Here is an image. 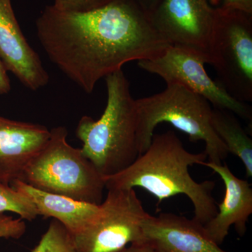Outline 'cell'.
<instances>
[{
    "mask_svg": "<svg viewBox=\"0 0 252 252\" xmlns=\"http://www.w3.org/2000/svg\"><path fill=\"white\" fill-rule=\"evenodd\" d=\"M36 29L50 61L89 94L126 63L154 59L169 46L135 0L82 12L47 6Z\"/></svg>",
    "mask_w": 252,
    "mask_h": 252,
    "instance_id": "obj_1",
    "label": "cell"
},
{
    "mask_svg": "<svg viewBox=\"0 0 252 252\" xmlns=\"http://www.w3.org/2000/svg\"><path fill=\"white\" fill-rule=\"evenodd\" d=\"M207 154H193L185 148L173 130L154 134L144 153L122 171L104 177L105 189L142 188L158 199V205L165 199L185 195L193 204V219L205 225L217 213L212 195L215 183L197 182L189 167L206 161Z\"/></svg>",
    "mask_w": 252,
    "mask_h": 252,
    "instance_id": "obj_2",
    "label": "cell"
},
{
    "mask_svg": "<svg viewBox=\"0 0 252 252\" xmlns=\"http://www.w3.org/2000/svg\"><path fill=\"white\" fill-rule=\"evenodd\" d=\"M107 104L98 120L81 117L77 137L83 153L103 177L122 171L140 155L135 99L122 69L104 78Z\"/></svg>",
    "mask_w": 252,
    "mask_h": 252,
    "instance_id": "obj_3",
    "label": "cell"
},
{
    "mask_svg": "<svg viewBox=\"0 0 252 252\" xmlns=\"http://www.w3.org/2000/svg\"><path fill=\"white\" fill-rule=\"evenodd\" d=\"M140 153L147 150L158 124L167 123L191 142L205 143L209 162L221 164L228 152L211 122L213 107L206 99L178 84H167L159 94L135 99Z\"/></svg>",
    "mask_w": 252,
    "mask_h": 252,
    "instance_id": "obj_4",
    "label": "cell"
},
{
    "mask_svg": "<svg viewBox=\"0 0 252 252\" xmlns=\"http://www.w3.org/2000/svg\"><path fill=\"white\" fill-rule=\"evenodd\" d=\"M50 132L49 142L30 162L21 181L46 193L102 203L106 189L103 176L81 149L68 143L65 127H54Z\"/></svg>",
    "mask_w": 252,
    "mask_h": 252,
    "instance_id": "obj_5",
    "label": "cell"
},
{
    "mask_svg": "<svg viewBox=\"0 0 252 252\" xmlns=\"http://www.w3.org/2000/svg\"><path fill=\"white\" fill-rule=\"evenodd\" d=\"M210 54L217 83L240 102H252V15L216 8Z\"/></svg>",
    "mask_w": 252,
    "mask_h": 252,
    "instance_id": "obj_6",
    "label": "cell"
},
{
    "mask_svg": "<svg viewBox=\"0 0 252 252\" xmlns=\"http://www.w3.org/2000/svg\"><path fill=\"white\" fill-rule=\"evenodd\" d=\"M100 207L91 224L72 235L78 252H120L143 242V224L149 213L135 189H108Z\"/></svg>",
    "mask_w": 252,
    "mask_h": 252,
    "instance_id": "obj_7",
    "label": "cell"
},
{
    "mask_svg": "<svg viewBox=\"0 0 252 252\" xmlns=\"http://www.w3.org/2000/svg\"><path fill=\"white\" fill-rule=\"evenodd\" d=\"M139 67L159 76L167 84H178L203 96L213 108L225 109L252 124V107L232 97L207 74L205 56L190 50L169 45L160 56L138 61Z\"/></svg>",
    "mask_w": 252,
    "mask_h": 252,
    "instance_id": "obj_8",
    "label": "cell"
},
{
    "mask_svg": "<svg viewBox=\"0 0 252 252\" xmlns=\"http://www.w3.org/2000/svg\"><path fill=\"white\" fill-rule=\"evenodd\" d=\"M149 17L169 45L198 53L211 64L216 9L209 0H162Z\"/></svg>",
    "mask_w": 252,
    "mask_h": 252,
    "instance_id": "obj_9",
    "label": "cell"
},
{
    "mask_svg": "<svg viewBox=\"0 0 252 252\" xmlns=\"http://www.w3.org/2000/svg\"><path fill=\"white\" fill-rule=\"evenodd\" d=\"M0 59L7 72L30 90H39L49 83V74L23 34L11 0H0Z\"/></svg>",
    "mask_w": 252,
    "mask_h": 252,
    "instance_id": "obj_10",
    "label": "cell"
},
{
    "mask_svg": "<svg viewBox=\"0 0 252 252\" xmlns=\"http://www.w3.org/2000/svg\"><path fill=\"white\" fill-rule=\"evenodd\" d=\"M51 132L40 124L0 116V182L22 180L30 162L49 142Z\"/></svg>",
    "mask_w": 252,
    "mask_h": 252,
    "instance_id": "obj_11",
    "label": "cell"
},
{
    "mask_svg": "<svg viewBox=\"0 0 252 252\" xmlns=\"http://www.w3.org/2000/svg\"><path fill=\"white\" fill-rule=\"evenodd\" d=\"M142 243L156 252H228L207 236L201 223L173 213L149 214Z\"/></svg>",
    "mask_w": 252,
    "mask_h": 252,
    "instance_id": "obj_12",
    "label": "cell"
},
{
    "mask_svg": "<svg viewBox=\"0 0 252 252\" xmlns=\"http://www.w3.org/2000/svg\"><path fill=\"white\" fill-rule=\"evenodd\" d=\"M202 165L213 170L224 184V198L218 205L217 213L203 225L207 236L220 246L233 225L239 236L246 233L247 223L252 214V186L248 181L237 177L227 164L205 161Z\"/></svg>",
    "mask_w": 252,
    "mask_h": 252,
    "instance_id": "obj_13",
    "label": "cell"
},
{
    "mask_svg": "<svg viewBox=\"0 0 252 252\" xmlns=\"http://www.w3.org/2000/svg\"><path fill=\"white\" fill-rule=\"evenodd\" d=\"M11 186L31 199L37 209L39 216L57 220L72 235L83 231L100 213V204L84 203L63 195L46 193L21 180L15 181Z\"/></svg>",
    "mask_w": 252,
    "mask_h": 252,
    "instance_id": "obj_14",
    "label": "cell"
},
{
    "mask_svg": "<svg viewBox=\"0 0 252 252\" xmlns=\"http://www.w3.org/2000/svg\"><path fill=\"white\" fill-rule=\"evenodd\" d=\"M211 122L214 130L232 154L243 162L246 175L252 177V140L234 114L225 109L213 108Z\"/></svg>",
    "mask_w": 252,
    "mask_h": 252,
    "instance_id": "obj_15",
    "label": "cell"
},
{
    "mask_svg": "<svg viewBox=\"0 0 252 252\" xmlns=\"http://www.w3.org/2000/svg\"><path fill=\"white\" fill-rule=\"evenodd\" d=\"M14 212L23 220H32L39 216L37 209L31 198L11 185L0 182V214Z\"/></svg>",
    "mask_w": 252,
    "mask_h": 252,
    "instance_id": "obj_16",
    "label": "cell"
},
{
    "mask_svg": "<svg viewBox=\"0 0 252 252\" xmlns=\"http://www.w3.org/2000/svg\"><path fill=\"white\" fill-rule=\"evenodd\" d=\"M32 252H78L72 235L57 220H52Z\"/></svg>",
    "mask_w": 252,
    "mask_h": 252,
    "instance_id": "obj_17",
    "label": "cell"
},
{
    "mask_svg": "<svg viewBox=\"0 0 252 252\" xmlns=\"http://www.w3.org/2000/svg\"><path fill=\"white\" fill-rule=\"evenodd\" d=\"M112 1V0H55L53 6L61 11L82 12L97 9Z\"/></svg>",
    "mask_w": 252,
    "mask_h": 252,
    "instance_id": "obj_18",
    "label": "cell"
},
{
    "mask_svg": "<svg viewBox=\"0 0 252 252\" xmlns=\"http://www.w3.org/2000/svg\"><path fill=\"white\" fill-rule=\"evenodd\" d=\"M26 231V223L22 219L0 214V238L19 239Z\"/></svg>",
    "mask_w": 252,
    "mask_h": 252,
    "instance_id": "obj_19",
    "label": "cell"
},
{
    "mask_svg": "<svg viewBox=\"0 0 252 252\" xmlns=\"http://www.w3.org/2000/svg\"><path fill=\"white\" fill-rule=\"evenodd\" d=\"M220 7L252 15V0H222Z\"/></svg>",
    "mask_w": 252,
    "mask_h": 252,
    "instance_id": "obj_20",
    "label": "cell"
},
{
    "mask_svg": "<svg viewBox=\"0 0 252 252\" xmlns=\"http://www.w3.org/2000/svg\"><path fill=\"white\" fill-rule=\"evenodd\" d=\"M7 72L4 64L0 59V95L9 94L11 91V82Z\"/></svg>",
    "mask_w": 252,
    "mask_h": 252,
    "instance_id": "obj_21",
    "label": "cell"
},
{
    "mask_svg": "<svg viewBox=\"0 0 252 252\" xmlns=\"http://www.w3.org/2000/svg\"><path fill=\"white\" fill-rule=\"evenodd\" d=\"M149 15L157 8L162 0H135Z\"/></svg>",
    "mask_w": 252,
    "mask_h": 252,
    "instance_id": "obj_22",
    "label": "cell"
},
{
    "mask_svg": "<svg viewBox=\"0 0 252 252\" xmlns=\"http://www.w3.org/2000/svg\"><path fill=\"white\" fill-rule=\"evenodd\" d=\"M120 252H156L144 243L132 244Z\"/></svg>",
    "mask_w": 252,
    "mask_h": 252,
    "instance_id": "obj_23",
    "label": "cell"
}]
</instances>
